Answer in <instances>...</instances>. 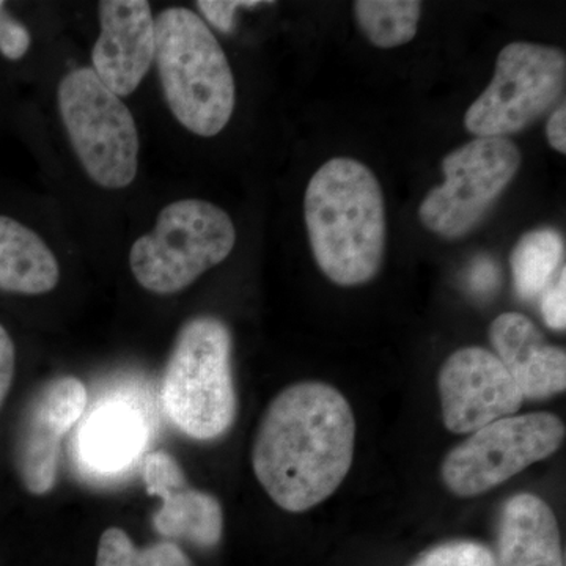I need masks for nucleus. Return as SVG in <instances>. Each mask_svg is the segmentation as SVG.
I'll list each match as a JSON object with an SVG mask.
<instances>
[{
  "label": "nucleus",
  "instance_id": "f257e3e1",
  "mask_svg": "<svg viewBox=\"0 0 566 566\" xmlns=\"http://www.w3.org/2000/svg\"><path fill=\"white\" fill-rule=\"evenodd\" d=\"M354 447L356 419L345 395L326 382H297L264 411L252 468L275 505L303 513L338 490L352 469Z\"/></svg>",
  "mask_w": 566,
  "mask_h": 566
},
{
  "label": "nucleus",
  "instance_id": "f03ea898",
  "mask_svg": "<svg viewBox=\"0 0 566 566\" xmlns=\"http://www.w3.org/2000/svg\"><path fill=\"white\" fill-rule=\"evenodd\" d=\"M304 218L315 262L331 282L359 286L379 273L386 252L385 193L353 158L323 164L307 185Z\"/></svg>",
  "mask_w": 566,
  "mask_h": 566
},
{
  "label": "nucleus",
  "instance_id": "7ed1b4c3",
  "mask_svg": "<svg viewBox=\"0 0 566 566\" xmlns=\"http://www.w3.org/2000/svg\"><path fill=\"white\" fill-rule=\"evenodd\" d=\"M155 61L175 118L197 136H218L232 118L237 87L229 59L202 18L185 7L161 11Z\"/></svg>",
  "mask_w": 566,
  "mask_h": 566
},
{
  "label": "nucleus",
  "instance_id": "20e7f679",
  "mask_svg": "<svg viewBox=\"0 0 566 566\" xmlns=\"http://www.w3.org/2000/svg\"><path fill=\"white\" fill-rule=\"evenodd\" d=\"M232 348L229 327L216 316L189 319L175 338L161 398L170 422L188 438L214 441L237 419Z\"/></svg>",
  "mask_w": 566,
  "mask_h": 566
},
{
  "label": "nucleus",
  "instance_id": "39448f33",
  "mask_svg": "<svg viewBox=\"0 0 566 566\" xmlns=\"http://www.w3.org/2000/svg\"><path fill=\"white\" fill-rule=\"evenodd\" d=\"M237 230L222 208L199 199L167 205L153 232L140 237L129 264L142 289L174 294L192 285L232 253Z\"/></svg>",
  "mask_w": 566,
  "mask_h": 566
},
{
  "label": "nucleus",
  "instance_id": "423d86ee",
  "mask_svg": "<svg viewBox=\"0 0 566 566\" xmlns=\"http://www.w3.org/2000/svg\"><path fill=\"white\" fill-rule=\"evenodd\" d=\"M57 96L63 125L88 177L107 189L132 185L139 169V133L120 96L92 69L66 74Z\"/></svg>",
  "mask_w": 566,
  "mask_h": 566
},
{
  "label": "nucleus",
  "instance_id": "0eeeda50",
  "mask_svg": "<svg viewBox=\"0 0 566 566\" xmlns=\"http://www.w3.org/2000/svg\"><path fill=\"white\" fill-rule=\"evenodd\" d=\"M566 57L560 48L515 41L499 52L490 85L471 104L464 126L475 137L524 132L564 99Z\"/></svg>",
  "mask_w": 566,
  "mask_h": 566
},
{
  "label": "nucleus",
  "instance_id": "6e6552de",
  "mask_svg": "<svg viewBox=\"0 0 566 566\" xmlns=\"http://www.w3.org/2000/svg\"><path fill=\"white\" fill-rule=\"evenodd\" d=\"M523 156L505 137H475L442 159L446 180L420 203L424 229L458 240L485 219L520 172Z\"/></svg>",
  "mask_w": 566,
  "mask_h": 566
},
{
  "label": "nucleus",
  "instance_id": "1a4fd4ad",
  "mask_svg": "<svg viewBox=\"0 0 566 566\" xmlns=\"http://www.w3.org/2000/svg\"><path fill=\"white\" fill-rule=\"evenodd\" d=\"M565 433L564 422L549 412L495 420L450 450L442 463V480L460 497L486 493L554 455Z\"/></svg>",
  "mask_w": 566,
  "mask_h": 566
},
{
  "label": "nucleus",
  "instance_id": "9d476101",
  "mask_svg": "<svg viewBox=\"0 0 566 566\" xmlns=\"http://www.w3.org/2000/svg\"><path fill=\"white\" fill-rule=\"evenodd\" d=\"M442 419L452 433H474L515 416L524 397L494 353L468 346L453 353L439 371Z\"/></svg>",
  "mask_w": 566,
  "mask_h": 566
},
{
  "label": "nucleus",
  "instance_id": "9b49d317",
  "mask_svg": "<svg viewBox=\"0 0 566 566\" xmlns=\"http://www.w3.org/2000/svg\"><path fill=\"white\" fill-rule=\"evenodd\" d=\"M87 387L74 376L51 379L32 395L22 415L14 465L29 493H50L57 480L63 436L84 415Z\"/></svg>",
  "mask_w": 566,
  "mask_h": 566
},
{
  "label": "nucleus",
  "instance_id": "f8f14e48",
  "mask_svg": "<svg viewBox=\"0 0 566 566\" xmlns=\"http://www.w3.org/2000/svg\"><path fill=\"white\" fill-rule=\"evenodd\" d=\"M102 33L92 51L93 73L117 96L139 87L155 61V18L145 0L99 2Z\"/></svg>",
  "mask_w": 566,
  "mask_h": 566
},
{
  "label": "nucleus",
  "instance_id": "ddd939ff",
  "mask_svg": "<svg viewBox=\"0 0 566 566\" xmlns=\"http://www.w3.org/2000/svg\"><path fill=\"white\" fill-rule=\"evenodd\" d=\"M147 493L161 499L163 506L153 517L159 535L182 539L202 549L221 543L223 513L214 495L188 485L181 465L164 450L148 453L142 464Z\"/></svg>",
  "mask_w": 566,
  "mask_h": 566
},
{
  "label": "nucleus",
  "instance_id": "4468645a",
  "mask_svg": "<svg viewBox=\"0 0 566 566\" xmlns=\"http://www.w3.org/2000/svg\"><path fill=\"white\" fill-rule=\"evenodd\" d=\"M494 354L524 398L545 400L566 389V353L549 345L526 315L506 312L490 326Z\"/></svg>",
  "mask_w": 566,
  "mask_h": 566
},
{
  "label": "nucleus",
  "instance_id": "2eb2a0df",
  "mask_svg": "<svg viewBox=\"0 0 566 566\" xmlns=\"http://www.w3.org/2000/svg\"><path fill=\"white\" fill-rule=\"evenodd\" d=\"M494 557L497 566H565L557 517L542 497L521 493L505 502Z\"/></svg>",
  "mask_w": 566,
  "mask_h": 566
},
{
  "label": "nucleus",
  "instance_id": "dca6fc26",
  "mask_svg": "<svg viewBox=\"0 0 566 566\" xmlns=\"http://www.w3.org/2000/svg\"><path fill=\"white\" fill-rule=\"evenodd\" d=\"M59 279L57 259L39 234L0 216V292L50 293Z\"/></svg>",
  "mask_w": 566,
  "mask_h": 566
},
{
  "label": "nucleus",
  "instance_id": "f3484780",
  "mask_svg": "<svg viewBox=\"0 0 566 566\" xmlns=\"http://www.w3.org/2000/svg\"><path fill=\"white\" fill-rule=\"evenodd\" d=\"M145 442V427L132 409L112 408L88 420L81 433V457L91 468L118 471L132 463Z\"/></svg>",
  "mask_w": 566,
  "mask_h": 566
},
{
  "label": "nucleus",
  "instance_id": "a211bd4d",
  "mask_svg": "<svg viewBox=\"0 0 566 566\" xmlns=\"http://www.w3.org/2000/svg\"><path fill=\"white\" fill-rule=\"evenodd\" d=\"M564 256V237L556 229L543 227L524 233L510 255L517 296L532 301L543 294Z\"/></svg>",
  "mask_w": 566,
  "mask_h": 566
},
{
  "label": "nucleus",
  "instance_id": "6ab92c4d",
  "mask_svg": "<svg viewBox=\"0 0 566 566\" xmlns=\"http://www.w3.org/2000/svg\"><path fill=\"white\" fill-rule=\"evenodd\" d=\"M354 17L371 44L392 50L415 40L422 3L417 0H357Z\"/></svg>",
  "mask_w": 566,
  "mask_h": 566
},
{
  "label": "nucleus",
  "instance_id": "aec40b11",
  "mask_svg": "<svg viewBox=\"0 0 566 566\" xmlns=\"http://www.w3.org/2000/svg\"><path fill=\"white\" fill-rule=\"evenodd\" d=\"M95 566H193L180 546L169 539L147 547L134 545L120 527L103 532L98 543Z\"/></svg>",
  "mask_w": 566,
  "mask_h": 566
},
{
  "label": "nucleus",
  "instance_id": "412c9836",
  "mask_svg": "<svg viewBox=\"0 0 566 566\" xmlns=\"http://www.w3.org/2000/svg\"><path fill=\"white\" fill-rule=\"evenodd\" d=\"M411 566H497V562L482 543L453 539L424 551Z\"/></svg>",
  "mask_w": 566,
  "mask_h": 566
},
{
  "label": "nucleus",
  "instance_id": "4be33fe9",
  "mask_svg": "<svg viewBox=\"0 0 566 566\" xmlns=\"http://www.w3.org/2000/svg\"><path fill=\"white\" fill-rule=\"evenodd\" d=\"M270 3L273 2H260V0H199L196 6L212 28L222 33H230L233 31L234 14L238 10H252L260 6H270Z\"/></svg>",
  "mask_w": 566,
  "mask_h": 566
},
{
  "label": "nucleus",
  "instance_id": "5701e85b",
  "mask_svg": "<svg viewBox=\"0 0 566 566\" xmlns=\"http://www.w3.org/2000/svg\"><path fill=\"white\" fill-rule=\"evenodd\" d=\"M32 39L25 25L11 18L6 2L0 0V54L9 61H20L31 48Z\"/></svg>",
  "mask_w": 566,
  "mask_h": 566
},
{
  "label": "nucleus",
  "instance_id": "b1692460",
  "mask_svg": "<svg viewBox=\"0 0 566 566\" xmlns=\"http://www.w3.org/2000/svg\"><path fill=\"white\" fill-rule=\"evenodd\" d=\"M542 315L551 329L565 331L566 327V270L562 268L560 277L554 285L547 286L542 294Z\"/></svg>",
  "mask_w": 566,
  "mask_h": 566
},
{
  "label": "nucleus",
  "instance_id": "393cba45",
  "mask_svg": "<svg viewBox=\"0 0 566 566\" xmlns=\"http://www.w3.org/2000/svg\"><path fill=\"white\" fill-rule=\"evenodd\" d=\"M14 376V345L6 327L0 324V406L10 392Z\"/></svg>",
  "mask_w": 566,
  "mask_h": 566
},
{
  "label": "nucleus",
  "instance_id": "a878e982",
  "mask_svg": "<svg viewBox=\"0 0 566 566\" xmlns=\"http://www.w3.org/2000/svg\"><path fill=\"white\" fill-rule=\"evenodd\" d=\"M546 136L551 147L554 150L565 155L566 153V106L562 102L560 106L551 112L549 120H547Z\"/></svg>",
  "mask_w": 566,
  "mask_h": 566
}]
</instances>
